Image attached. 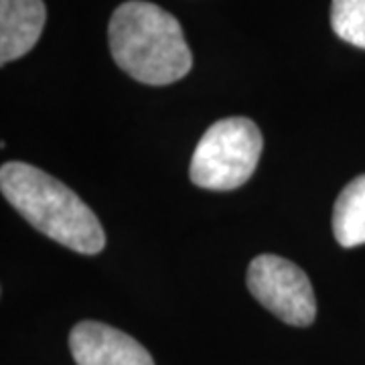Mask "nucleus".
Segmentation results:
<instances>
[{"label": "nucleus", "instance_id": "1", "mask_svg": "<svg viewBox=\"0 0 365 365\" xmlns=\"http://www.w3.org/2000/svg\"><path fill=\"white\" fill-rule=\"evenodd\" d=\"M108 43L116 66L146 86L175 83L193 67L181 23L146 0L118 6L108 25Z\"/></svg>", "mask_w": 365, "mask_h": 365}, {"label": "nucleus", "instance_id": "2", "mask_svg": "<svg viewBox=\"0 0 365 365\" xmlns=\"http://www.w3.org/2000/svg\"><path fill=\"white\" fill-rule=\"evenodd\" d=\"M0 189L37 232L79 254H100L106 232L100 220L67 185L29 163L0 167Z\"/></svg>", "mask_w": 365, "mask_h": 365}, {"label": "nucleus", "instance_id": "3", "mask_svg": "<svg viewBox=\"0 0 365 365\" xmlns=\"http://www.w3.org/2000/svg\"><path fill=\"white\" fill-rule=\"evenodd\" d=\"M262 132L250 118H223L211 124L197 143L189 177L197 187L232 191L254 175L262 155Z\"/></svg>", "mask_w": 365, "mask_h": 365}, {"label": "nucleus", "instance_id": "4", "mask_svg": "<svg viewBox=\"0 0 365 365\" xmlns=\"http://www.w3.org/2000/svg\"><path fill=\"white\" fill-rule=\"evenodd\" d=\"M246 282L252 297L292 327L313 325L317 299L307 272L294 262L262 254L250 262Z\"/></svg>", "mask_w": 365, "mask_h": 365}, {"label": "nucleus", "instance_id": "5", "mask_svg": "<svg viewBox=\"0 0 365 365\" xmlns=\"http://www.w3.org/2000/svg\"><path fill=\"white\" fill-rule=\"evenodd\" d=\"M69 349L78 365H155L138 341L116 327L81 321L69 333Z\"/></svg>", "mask_w": 365, "mask_h": 365}, {"label": "nucleus", "instance_id": "6", "mask_svg": "<svg viewBox=\"0 0 365 365\" xmlns=\"http://www.w3.org/2000/svg\"><path fill=\"white\" fill-rule=\"evenodd\" d=\"M47 21L43 0H0V63L6 66L31 51Z\"/></svg>", "mask_w": 365, "mask_h": 365}, {"label": "nucleus", "instance_id": "7", "mask_svg": "<svg viewBox=\"0 0 365 365\" xmlns=\"http://www.w3.org/2000/svg\"><path fill=\"white\" fill-rule=\"evenodd\" d=\"M333 234L343 248L365 244V175L355 177L341 191L333 207Z\"/></svg>", "mask_w": 365, "mask_h": 365}, {"label": "nucleus", "instance_id": "8", "mask_svg": "<svg viewBox=\"0 0 365 365\" xmlns=\"http://www.w3.org/2000/svg\"><path fill=\"white\" fill-rule=\"evenodd\" d=\"M331 29L345 43L365 49V0H331Z\"/></svg>", "mask_w": 365, "mask_h": 365}]
</instances>
